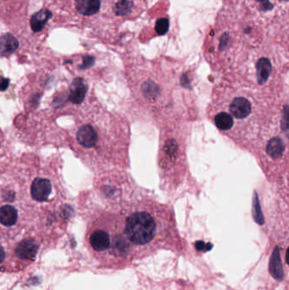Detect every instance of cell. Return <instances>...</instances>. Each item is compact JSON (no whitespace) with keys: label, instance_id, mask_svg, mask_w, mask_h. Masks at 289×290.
Returning a JSON list of instances; mask_svg holds the SVG:
<instances>
[{"label":"cell","instance_id":"30bf717a","mask_svg":"<svg viewBox=\"0 0 289 290\" xmlns=\"http://www.w3.org/2000/svg\"><path fill=\"white\" fill-rule=\"evenodd\" d=\"M100 0H76V8L83 15H95L100 9Z\"/></svg>","mask_w":289,"mask_h":290},{"label":"cell","instance_id":"d6986e66","mask_svg":"<svg viewBox=\"0 0 289 290\" xmlns=\"http://www.w3.org/2000/svg\"><path fill=\"white\" fill-rule=\"evenodd\" d=\"M257 1L261 3L263 10H269V5L272 6V5H270V3L268 2V0H257Z\"/></svg>","mask_w":289,"mask_h":290},{"label":"cell","instance_id":"3957f363","mask_svg":"<svg viewBox=\"0 0 289 290\" xmlns=\"http://www.w3.org/2000/svg\"><path fill=\"white\" fill-rule=\"evenodd\" d=\"M51 183L46 178H36L31 187V194L33 199L38 201H45L51 193Z\"/></svg>","mask_w":289,"mask_h":290},{"label":"cell","instance_id":"8992f818","mask_svg":"<svg viewBox=\"0 0 289 290\" xmlns=\"http://www.w3.org/2000/svg\"><path fill=\"white\" fill-rule=\"evenodd\" d=\"M87 87L85 84L83 78H78L74 79L70 88L69 100L74 104H81L84 100L87 93Z\"/></svg>","mask_w":289,"mask_h":290},{"label":"cell","instance_id":"277c9868","mask_svg":"<svg viewBox=\"0 0 289 290\" xmlns=\"http://www.w3.org/2000/svg\"><path fill=\"white\" fill-rule=\"evenodd\" d=\"M78 143L85 148L94 147L98 142V134L91 125L81 127L77 133Z\"/></svg>","mask_w":289,"mask_h":290},{"label":"cell","instance_id":"52a82bcc","mask_svg":"<svg viewBox=\"0 0 289 290\" xmlns=\"http://www.w3.org/2000/svg\"><path fill=\"white\" fill-rule=\"evenodd\" d=\"M90 244L92 245V249L96 251H105L110 247V235L104 230L95 231L90 237Z\"/></svg>","mask_w":289,"mask_h":290},{"label":"cell","instance_id":"e0dca14e","mask_svg":"<svg viewBox=\"0 0 289 290\" xmlns=\"http://www.w3.org/2000/svg\"><path fill=\"white\" fill-rule=\"evenodd\" d=\"M94 64V58L90 55H85L83 58V65H81L80 69H87V68L91 67L92 65Z\"/></svg>","mask_w":289,"mask_h":290},{"label":"cell","instance_id":"ffe728a7","mask_svg":"<svg viewBox=\"0 0 289 290\" xmlns=\"http://www.w3.org/2000/svg\"><path fill=\"white\" fill-rule=\"evenodd\" d=\"M205 243L203 242L196 243V249H197L198 250H200V251H201V250H204V249H205Z\"/></svg>","mask_w":289,"mask_h":290},{"label":"cell","instance_id":"9a60e30c","mask_svg":"<svg viewBox=\"0 0 289 290\" xmlns=\"http://www.w3.org/2000/svg\"><path fill=\"white\" fill-rule=\"evenodd\" d=\"M132 4L128 0H120L119 2L115 5L114 11L117 15H126L132 10Z\"/></svg>","mask_w":289,"mask_h":290},{"label":"cell","instance_id":"44dd1931","mask_svg":"<svg viewBox=\"0 0 289 290\" xmlns=\"http://www.w3.org/2000/svg\"><path fill=\"white\" fill-rule=\"evenodd\" d=\"M5 252L2 246L0 245V263L3 262V260H5Z\"/></svg>","mask_w":289,"mask_h":290},{"label":"cell","instance_id":"2e32d148","mask_svg":"<svg viewBox=\"0 0 289 290\" xmlns=\"http://www.w3.org/2000/svg\"><path fill=\"white\" fill-rule=\"evenodd\" d=\"M169 29V20L162 18L159 19L155 24V30L159 35H164Z\"/></svg>","mask_w":289,"mask_h":290},{"label":"cell","instance_id":"5b68a950","mask_svg":"<svg viewBox=\"0 0 289 290\" xmlns=\"http://www.w3.org/2000/svg\"><path fill=\"white\" fill-rule=\"evenodd\" d=\"M38 245L32 239L21 241L15 248V254L22 260H32L38 252Z\"/></svg>","mask_w":289,"mask_h":290},{"label":"cell","instance_id":"9c48e42d","mask_svg":"<svg viewBox=\"0 0 289 290\" xmlns=\"http://www.w3.org/2000/svg\"><path fill=\"white\" fill-rule=\"evenodd\" d=\"M52 16V12L46 9H42L35 13L31 18L30 25L32 30L34 33H38L42 31Z\"/></svg>","mask_w":289,"mask_h":290},{"label":"cell","instance_id":"7a4b0ae2","mask_svg":"<svg viewBox=\"0 0 289 290\" xmlns=\"http://www.w3.org/2000/svg\"><path fill=\"white\" fill-rule=\"evenodd\" d=\"M222 110L227 113L231 118L234 128L236 123L242 124L248 122L249 118L255 111V104H254L251 98L237 94L228 100L227 107L223 108Z\"/></svg>","mask_w":289,"mask_h":290},{"label":"cell","instance_id":"8fae6325","mask_svg":"<svg viewBox=\"0 0 289 290\" xmlns=\"http://www.w3.org/2000/svg\"><path fill=\"white\" fill-rule=\"evenodd\" d=\"M285 150L284 142L279 137L271 138L267 147V155L272 159H280Z\"/></svg>","mask_w":289,"mask_h":290},{"label":"cell","instance_id":"7c38bea8","mask_svg":"<svg viewBox=\"0 0 289 290\" xmlns=\"http://www.w3.org/2000/svg\"><path fill=\"white\" fill-rule=\"evenodd\" d=\"M17 211L11 205H4L0 208V223L6 227L15 225L17 221Z\"/></svg>","mask_w":289,"mask_h":290},{"label":"cell","instance_id":"7402d4cb","mask_svg":"<svg viewBox=\"0 0 289 290\" xmlns=\"http://www.w3.org/2000/svg\"><path fill=\"white\" fill-rule=\"evenodd\" d=\"M282 1H287V0H282Z\"/></svg>","mask_w":289,"mask_h":290},{"label":"cell","instance_id":"4fadbf2b","mask_svg":"<svg viewBox=\"0 0 289 290\" xmlns=\"http://www.w3.org/2000/svg\"><path fill=\"white\" fill-rule=\"evenodd\" d=\"M270 271H271L272 275L277 280H282L283 278V268H282L278 248H276L274 252L272 254L271 264H270Z\"/></svg>","mask_w":289,"mask_h":290},{"label":"cell","instance_id":"5bb4252c","mask_svg":"<svg viewBox=\"0 0 289 290\" xmlns=\"http://www.w3.org/2000/svg\"><path fill=\"white\" fill-rule=\"evenodd\" d=\"M257 78L260 84L267 82L272 72V64L267 58H262L257 62Z\"/></svg>","mask_w":289,"mask_h":290},{"label":"cell","instance_id":"6da1fadb","mask_svg":"<svg viewBox=\"0 0 289 290\" xmlns=\"http://www.w3.org/2000/svg\"><path fill=\"white\" fill-rule=\"evenodd\" d=\"M158 232V223L154 210L140 206L127 215L125 223V234L127 239L136 245H145L154 240Z\"/></svg>","mask_w":289,"mask_h":290},{"label":"cell","instance_id":"ba28073f","mask_svg":"<svg viewBox=\"0 0 289 290\" xmlns=\"http://www.w3.org/2000/svg\"><path fill=\"white\" fill-rule=\"evenodd\" d=\"M19 47V41L10 33H5L0 37V56L5 57L12 55Z\"/></svg>","mask_w":289,"mask_h":290},{"label":"cell","instance_id":"ac0fdd59","mask_svg":"<svg viewBox=\"0 0 289 290\" xmlns=\"http://www.w3.org/2000/svg\"><path fill=\"white\" fill-rule=\"evenodd\" d=\"M10 84V79L0 77V91H5Z\"/></svg>","mask_w":289,"mask_h":290}]
</instances>
